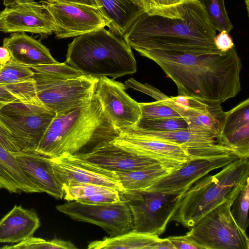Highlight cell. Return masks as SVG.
<instances>
[{"label": "cell", "instance_id": "8", "mask_svg": "<svg viewBox=\"0 0 249 249\" xmlns=\"http://www.w3.org/2000/svg\"><path fill=\"white\" fill-rule=\"evenodd\" d=\"M98 79L84 75L58 78L36 72L34 74L37 98L56 115L63 114L90 100L95 93Z\"/></svg>", "mask_w": 249, "mask_h": 249}, {"label": "cell", "instance_id": "32", "mask_svg": "<svg viewBox=\"0 0 249 249\" xmlns=\"http://www.w3.org/2000/svg\"><path fill=\"white\" fill-rule=\"evenodd\" d=\"M63 187L64 192L63 198L68 201H75L80 198L90 196L98 193L106 192L114 190L93 184L76 182L71 183Z\"/></svg>", "mask_w": 249, "mask_h": 249}, {"label": "cell", "instance_id": "47", "mask_svg": "<svg viewBox=\"0 0 249 249\" xmlns=\"http://www.w3.org/2000/svg\"><path fill=\"white\" fill-rule=\"evenodd\" d=\"M1 188V186H0V189Z\"/></svg>", "mask_w": 249, "mask_h": 249}, {"label": "cell", "instance_id": "48", "mask_svg": "<svg viewBox=\"0 0 249 249\" xmlns=\"http://www.w3.org/2000/svg\"></svg>", "mask_w": 249, "mask_h": 249}, {"label": "cell", "instance_id": "30", "mask_svg": "<svg viewBox=\"0 0 249 249\" xmlns=\"http://www.w3.org/2000/svg\"><path fill=\"white\" fill-rule=\"evenodd\" d=\"M142 129L167 131L189 128L183 117L165 118L153 119H140L134 126Z\"/></svg>", "mask_w": 249, "mask_h": 249}, {"label": "cell", "instance_id": "45", "mask_svg": "<svg viewBox=\"0 0 249 249\" xmlns=\"http://www.w3.org/2000/svg\"><path fill=\"white\" fill-rule=\"evenodd\" d=\"M3 5L5 7H9L17 4L19 3L33 1L34 0H2Z\"/></svg>", "mask_w": 249, "mask_h": 249}, {"label": "cell", "instance_id": "1", "mask_svg": "<svg viewBox=\"0 0 249 249\" xmlns=\"http://www.w3.org/2000/svg\"><path fill=\"white\" fill-rule=\"evenodd\" d=\"M138 52L161 68L177 86L178 95L222 104L241 89L242 64L235 47L204 54L157 50Z\"/></svg>", "mask_w": 249, "mask_h": 249}, {"label": "cell", "instance_id": "11", "mask_svg": "<svg viewBox=\"0 0 249 249\" xmlns=\"http://www.w3.org/2000/svg\"><path fill=\"white\" fill-rule=\"evenodd\" d=\"M56 208L74 220L100 227L110 237L133 229L131 210L126 203L122 200L103 205L87 204L75 200L57 205Z\"/></svg>", "mask_w": 249, "mask_h": 249}, {"label": "cell", "instance_id": "21", "mask_svg": "<svg viewBox=\"0 0 249 249\" xmlns=\"http://www.w3.org/2000/svg\"><path fill=\"white\" fill-rule=\"evenodd\" d=\"M40 226L35 211L16 205L0 220V243H19L33 236Z\"/></svg>", "mask_w": 249, "mask_h": 249}, {"label": "cell", "instance_id": "15", "mask_svg": "<svg viewBox=\"0 0 249 249\" xmlns=\"http://www.w3.org/2000/svg\"><path fill=\"white\" fill-rule=\"evenodd\" d=\"M238 158L235 155H226L191 160L161 177L142 192L180 195L210 172L223 167Z\"/></svg>", "mask_w": 249, "mask_h": 249}, {"label": "cell", "instance_id": "20", "mask_svg": "<svg viewBox=\"0 0 249 249\" xmlns=\"http://www.w3.org/2000/svg\"><path fill=\"white\" fill-rule=\"evenodd\" d=\"M26 176L39 189L41 193L62 199L64 192L58 179L50 158L35 152H13Z\"/></svg>", "mask_w": 249, "mask_h": 249}, {"label": "cell", "instance_id": "5", "mask_svg": "<svg viewBox=\"0 0 249 249\" xmlns=\"http://www.w3.org/2000/svg\"><path fill=\"white\" fill-rule=\"evenodd\" d=\"M66 63L83 75L112 79L137 71L131 48L104 28L76 36L68 44Z\"/></svg>", "mask_w": 249, "mask_h": 249}, {"label": "cell", "instance_id": "4", "mask_svg": "<svg viewBox=\"0 0 249 249\" xmlns=\"http://www.w3.org/2000/svg\"><path fill=\"white\" fill-rule=\"evenodd\" d=\"M249 175V158H238L217 174L203 177L177 196L169 222L191 228L220 204L235 199Z\"/></svg>", "mask_w": 249, "mask_h": 249}, {"label": "cell", "instance_id": "37", "mask_svg": "<svg viewBox=\"0 0 249 249\" xmlns=\"http://www.w3.org/2000/svg\"><path fill=\"white\" fill-rule=\"evenodd\" d=\"M126 88H131L136 90L144 93L157 101H161L168 96L156 88L150 85L141 83L133 78H130L125 81Z\"/></svg>", "mask_w": 249, "mask_h": 249}, {"label": "cell", "instance_id": "22", "mask_svg": "<svg viewBox=\"0 0 249 249\" xmlns=\"http://www.w3.org/2000/svg\"><path fill=\"white\" fill-rule=\"evenodd\" d=\"M3 46L9 51L11 60L27 66L58 62L41 42L25 33H15L5 38Z\"/></svg>", "mask_w": 249, "mask_h": 249}, {"label": "cell", "instance_id": "3", "mask_svg": "<svg viewBox=\"0 0 249 249\" xmlns=\"http://www.w3.org/2000/svg\"><path fill=\"white\" fill-rule=\"evenodd\" d=\"M119 134L95 94L84 104L56 115L35 153L54 158L87 152L101 143L113 141Z\"/></svg>", "mask_w": 249, "mask_h": 249}, {"label": "cell", "instance_id": "43", "mask_svg": "<svg viewBox=\"0 0 249 249\" xmlns=\"http://www.w3.org/2000/svg\"><path fill=\"white\" fill-rule=\"evenodd\" d=\"M175 249V248L168 237L160 238L158 240L155 249Z\"/></svg>", "mask_w": 249, "mask_h": 249}, {"label": "cell", "instance_id": "6", "mask_svg": "<svg viewBox=\"0 0 249 249\" xmlns=\"http://www.w3.org/2000/svg\"><path fill=\"white\" fill-rule=\"evenodd\" d=\"M234 200H227L208 212L186 233L187 239L200 249H249L246 231L231 213Z\"/></svg>", "mask_w": 249, "mask_h": 249}, {"label": "cell", "instance_id": "42", "mask_svg": "<svg viewBox=\"0 0 249 249\" xmlns=\"http://www.w3.org/2000/svg\"><path fill=\"white\" fill-rule=\"evenodd\" d=\"M50 2L59 3H78L88 5L99 9L95 0H46Z\"/></svg>", "mask_w": 249, "mask_h": 249}, {"label": "cell", "instance_id": "38", "mask_svg": "<svg viewBox=\"0 0 249 249\" xmlns=\"http://www.w3.org/2000/svg\"><path fill=\"white\" fill-rule=\"evenodd\" d=\"M0 145L12 152L20 151L10 131L0 122Z\"/></svg>", "mask_w": 249, "mask_h": 249}, {"label": "cell", "instance_id": "7", "mask_svg": "<svg viewBox=\"0 0 249 249\" xmlns=\"http://www.w3.org/2000/svg\"><path fill=\"white\" fill-rule=\"evenodd\" d=\"M56 115L41 102L17 99L0 109V122L10 131L21 151L35 152Z\"/></svg>", "mask_w": 249, "mask_h": 249}, {"label": "cell", "instance_id": "28", "mask_svg": "<svg viewBox=\"0 0 249 249\" xmlns=\"http://www.w3.org/2000/svg\"><path fill=\"white\" fill-rule=\"evenodd\" d=\"M34 74L28 66L11 60L0 66V84L14 85L32 81Z\"/></svg>", "mask_w": 249, "mask_h": 249}, {"label": "cell", "instance_id": "2", "mask_svg": "<svg viewBox=\"0 0 249 249\" xmlns=\"http://www.w3.org/2000/svg\"><path fill=\"white\" fill-rule=\"evenodd\" d=\"M216 29L197 0H187L181 17L170 18L145 12L123 36L137 52L162 50L195 54L218 53L214 39Z\"/></svg>", "mask_w": 249, "mask_h": 249}, {"label": "cell", "instance_id": "13", "mask_svg": "<svg viewBox=\"0 0 249 249\" xmlns=\"http://www.w3.org/2000/svg\"><path fill=\"white\" fill-rule=\"evenodd\" d=\"M124 84L108 77L98 79L95 95L105 114L119 131L135 126L141 118L139 103L125 92Z\"/></svg>", "mask_w": 249, "mask_h": 249}, {"label": "cell", "instance_id": "33", "mask_svg": "<svg viewBox=\"0 0 249 249\" xmlns=\"http://www.w3.org/2000/svg\"><path fill=\"white\" fill-rule=\"evenodd\" d=\"M27 66L30 68L34 72L54 78H71L83 75L80 71L66 62L59 63L58 62L55 63Z\"/></svg>", "mask_w": 249, "mask_h": 249}, {"label": "cell", "instance_id": "19", "mask_svg": "<svg viewBox=\"0 0 249 249\" xmlns=\"http://www.w3.org/2000/svg\"><path fill=\"white\" fill-rule=\"evenodd\" d=\"M217 142L239 158H249V99L227 112Z\"/></svg>", "mask_w": 249, "mask_h": 249}, {"label": "cell", "instance_id": "36", "mask_svg": "<svg viewBox=\"0 0 249 249\" xmlns=\"http://www.w3.org/2000/svg\"><path fill=\"white\" fill-rule=\"evenodd\" d=\"M76 201L90 205H107L121 201L120 192L113 190L96 193L90 196L80 198Z\"/></svg>", "mask_w": 249, "mask_h": 249}, {"label": "cell", "instance_id": "44", "mask_svg": "<svg viewBox=\"0 0 249 249\" xmlns=\"http://www.w3.org/2000/svg\"><path fill=\"white\" fill-rule=\"evenodd\" d=\"M11 60L9 50L5 47H0V66L4 65Z\"/></svg>", "mask_w": 249, "mask_h": 249}, {"label": "cell", "instance_id": "14", "mask_svg": "<svg viewBox=\"0 0 249 249\" xmlns=\"http://www.w3.org/2000/svg\"><path fill=\"white\" fill-rule=\"evenodd\" d=\"M51 160L54 172L63 186L72 182L90 183L124 192L115 171L74 155H64Z\"/></svg>", "mask_w": 249, "mask_h": 249}, {"label": "cell", "instance_id": "24", "mask_svg": "<svg viewBox=\"0 0 249 249\" xmlns=\"http://www.w3.org/2000/svg\"><path fill=\"white\" fill-rule=\"evenodd\" d=\"M0 185L11 193H41L24 173L13 153L0 145Z\"/></svg>", "mask_w": 249, "mask_h": 249}, {"label": "cell", "instance_id": "17", "mask_svg": "<svg viewBox=\"0 0 249 249\" xmlns=\"http://www.w3.org/2000/svg\"><path fill=\"white\" fill-rule=\"evenodd\" d=\"M0 30L5 33L29 32L47 37L54 33V27L42 4L33 1L6 7L0 13Z\"/></svg>", "mask_w": 249, "mask_h": 249}, {"label": "cell", "instance_id": "16", "mask_svg": "<svg viewBox=\"0 0 249 249\" xmlns=\"http://www.w3.org/2000/svg\"><path fill=\"white\" fill-rule=\"evenodd\" d=\"M161 102L176 109L189 128L210 133L216 139L225 114L221 103L178 95L168 97Z\"/></svg>", "mask_w": 249, "mask_h": 249}, {"label": "cell", "instance_id": "41", "mask_svg": "<svg viewBox=\"0 0 249 249\" xmlns=\"http://www.w3.org/2000/svg\"><path fill=\"white\" fill-rule=\"evenodd\" d=\"M17 99H18V97L7 85L0 84V109L6 104Z\"/></svg>", "mask_w": 249, "mask_h": 249}, {"label": "cell", "instance_id": "40", "mask_svg": "<svg viewBox=\"0 0 249 249\" xmlns=\"http://www.w3.org/2000/svg\"><path fill=\"white\" fill-rule=\"evenodd\" d=\"M175 249H200L199 247L191 242L185 235L168 237Z\"/></svg>", "mask_w": 249, "mask_h": 249}, {"label": "cell", "instance_id": "9", "mask_svg": "<svg viewBox=\"0 0 249 249\" xmlns=\"http://www.w3.org/2000/svg\"><path fill=\"white\" fill-rule=\"evenodd\" d=\"M133 216L135 231L158 236L162 234L169 222L178 195L157 192H120Z\"/></svg>", "mask_w": 249, "mask_h": 249}, {"label": "cell", "instance_id": "35", "mask_svg": "<svg viewBox=\"0 0 249 249\" xmlns=\"http://www.w3.org/2000/svg\"><path fill=\"white\" fill-rule=\"evenodd\" d=\"M139 105L141 108L140 119L182 117L174 108L159 101L139 103Z\"/></svg>", "mask_w": 249, "mask_h": 249}, {"label": "cell", "instance_id": "46", "mask_svg": "<svg viewBox=\"0 0 249 249\" xmlns=\"http://www.w3.org/2000/svg\"><path fill=\"white\" fill-rule=\"evenodd\" d=\"M245 3L246 4L247 9L248 11V13H249V0H245Z\"/></svg>", "mask_w": 249, "mask_h": 249}, {"label": "cell", "instance_id": "34", "mask_svg": "<svg viewBox=\"0 0 249 249\" xmlns=\"http://www.w3.org/2000/svg\"><path fill=\"white\" fill-rule=\"evenodd\" d=\"M249 182L244 185L233 201L231 215L237 225L244 231L249 225Z\"/></svg>", "mask_w": 249, "mask_h": 249}, {"label": "cell", "instance_id": "27", "mask_svg": "<svg viewBox=\"0 0 249 249\" xmlns=\"http://www.w3.org/2000/svg\"><path fill=\"white\" fill-rule=\"evenodd\" d=\"M138 0L147 14L170 18L181 17L187 1V0Z\"/></svg>", "mask_w": 249, "mask_h": 249}, {"label": "cell", "instance_id": "39", "mask_svg": "<svg viewBox=\"0 0 249 249\" xmlns=\"http://www.w3.org/2000/svg\"><path fill=\"white\" fill-rule=\"evenodd\" d=\"M229 34L225 31H222L214 37L215 45L221 52H227L235 47L233 40Z\"/></svg>", "mask_w": 249, "mask_h": 249}, {"label": "cell", "instance_id": "12", "mask_svg": "<svg viewBox=\"0 0 249 249\" xmlns=\"http://www.w3.org/2000/svg\"><path fill=\"white\" fill-rule=\"evenodd\" d=\"M112 142L133 154L157 160L172 170L195 160L186 146L139 133L130 127L120 130Z\"/></svg>", "mask_w": 249, "mask_h": 249}, {"label": "cell", "instance_id": "23", "mask_svg": "<svg viewBox=\"0 0 249 249\" xmlns=\"http://www.w3.org/2000/svg\"><path fill=\"white\" fill-rule=\"evenodd\" d=\"M110 22V31L123 38L133 22L144 10L138 0H95Z\"/></svg>", "mask_w": 249, "mask_h": 249}, {"label": "cell", "instance_id": "29", "mask_svg": "<svg viewBox=\"0 0 249 249\" xmlns=\"http://www.w3.org/2000/svg\"><path fill=\"white\" fill-rule=\"evenodd\" d=\"M204 8L216 30L228 33L233 26L227 14L224 0H197Z\"/></svg>", "mask_w": 249, "mask_h": 249}, {"label": "cell", "instance_id": "25", "mask_svg": "<svg viewBox=\"0 0 249 249\" xmlns=\"http://www.w3.org/2000/svg\"><path fill=\"white\" fill-rule=\"evenodd\" d=\"M159 236L134 230L112 237L91 242L89 249H155Z\"/></svg>", "mask_w": 249, "mask_h": 249}, {"label": "cell", "instance_id": "10", "mask_svg": "<svg viewBox=\"0 0 249 249\" xmlns=\"http://www.w3.org/2000/svg\"><path fill=\"white\" fill-rule=\"evenodd\" d=\"M54 27L58 39L74 37L109 26L99 8L78 3H59L41 0Z\"/></svg>", "mask_w": 249, "mask_h": 249}, {"label": "cell", "instance_id": "26", "mask_svg": "<svg viewBox=\"0 0 249 249\" xmlns=\"http://www.w3.org/2000/svg\"><path fill=\"white\" fill-rule=\"evenodd\" d=\"M172 171L159 165L115 173L124 192H142Z\"/></svg>", "mask_w": 249, "mask_h": 249}, {"label": "cell", "instance_id": "31", "mask_svg": "<svg viewBox=\"0 0 249 249\" xmlns=\"http://www.w3.org/2000/svg\"><path fill=\"white\" fill-rule=\"evenodd\" d=\"M77 248L70 241L54 238L46 240L38 237H31L16 245L6 246L0 249H76Z\"/></svg>", "mask_w": 249, "mask_h": 249}, {"label": "cell", "instance_id": "18", "mask_svg": "<svg viewBox=\"0 0 249 249\" xmlns=\"http://www.w3.org/2000/svg\"><path fill=\"white\" fill-rule=\"evenodd\" d=\"M73 155L115 172L129 171L159 165L164 166L157 160L133 154L112 141L101 143L89 152Z\"/></svg>", "mask_w": 249, "mask_h": 249}]
</instances>
